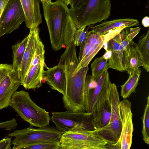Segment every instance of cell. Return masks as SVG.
I'll return each instance as SVG.
<instances>
[{
    "label": "cell",
    "mask_w": 149,
    "mask_h": 149,
    "mask_svg": "<svg viewBox=\"0 0 149 149\" xmlns=\"http://www.w3.org/2000/svg\"><path fill=\"white\" fill-rule=\"evenodd\" d=\"M74 40L66 46L59 62L64 67L66 77V88L62 100L67 111L86 112L84 90L85 79L89 70L88 65L73 74L79 63Z\"/></svg>",
    "instance_id": "6da1fadb"
},
{
    "label": "cell",
    "mask_w": 149,
    "mask_h": 149,
    "mask_svg": "<svg viewBox=\"0 0 149 149\" xmlns=\"http://www.w3.org/2000/svg\"><path fill=\"white\" fill-rule=\"evenodd\" d=\"M52 48L60 50L73 41L77 29L70 9L60 0L43 6Z\"/></svg>",
    "instance_id": "7a4b0ae2"
},
{
    "label": "cell",
    "mask_w": 149,
    "mask_h": 149,
    "mask_svg": "<svg viewBox=\"0 0 149 149\" xmlns=\"http://www.w3.org/2000/svg\"><path fill=\"white\" fill-rule=\"evenodd\" d=\"M10 106L31 126L42 127L49 125L51 119L49 112L36 104L27 92L16 91L12 97Z\"/></svg>",
    "instance_id": "3957f363"
},
{
    "label": "cell",
    "mask_w": 149,
    "mask_h": 149,
    "mask_svg": "<svg viewBox=\"0 0 149 149\" xmlns=\"http://www.w3.org/2000/svg\"><path fill=\"white\" fill-rule=\"evenodd\" d=\"M135 37L130 28L127 27L104 43L103 47L110 54L108 60V68L121 72L126 71L130 47L134 42Z\"/></svg>",
    "instance_id": "277c9868"
},
{
    "label": "cell",
    "mask_w": 149,
    "mask_h": 149,
    "mask_svg": "<svg viewBox=\"0 0 149 149\" xmlns=\"http://www.w3.org/2000/svg\"><path fill=\"white\" fill-rule=\"evenodd\" d=\"M69 9L79 28L106 20L110 14L111 0H87L80 7Z\"/></svg>",
    "instance_id": "5b68a950"
},
{
    "label": "cell",
    "mask_w": 149,
    "mask_h": 149,
    "mask_svg": "<svg viewBox=\"0 0 149 149\" xmlns=\"http://www.w3.org/2000/svg\"><path fill=\"white\" fill-rule=\"evenodd\" d=\"M107 97L110 104L111 113L108 124L96 130V133L107 143L106 148L115 144L119 140L121 132L122 123L119 110L120 100L117 86L110 82L107 91Z\"/></svg>",
    "instance_id": "8992f818"
},
{
    "label": "cell",
    "mask_w": 149,
    "mask_h": 149,
    "mask_svg": "<svg viewBox=\"0 0 149 149\" xmlns=\"http://www.w3.org/2000/svg\"><path fill=\"white\" fill-rule=\"evenodd\" d=\"M60 140L61 149H106L108 143L96 130L65 132Z\"/></svg>",
    "instance_id": "52a82bcc"
},
{
    "label": "cell",
    "mask_w": 149,
    "mask_h": 149,
    "mask_svg": "<svg viewBox=\"0 0 149 149\" xmlns=\"http://www.w3.org/2000/svg\"><path fill=\"white\" fill-rule=\"evenodd\" d=\"M51 119L59 130L64 133L83 130H94L91 114L69 111L52 112Z\"/></svg>",
    "instance_id": "ba28073f"
},
{
    "label": "cell",
    "mask_w": 149,
    "mask_h": 149,
    "mask_svg": "<svg viewBox=\"0 0 149 149\" xmlns=\"http://www.w3.org/2000/svg\"><path fill=\"white\" fill-rule=\"evenodd\" d=\"M64 133L56 127L46 126L34 128L29 127L20 130H17L8 134L14 137L12 144L13 146L26 145L41 141L60 140Z\"/></svg>",
    "instance_id": "9c48e42d"
},
{
    "label": "cell",
    "mask_w": 149,
    "mask_h": 149,
    "mask_svg": "<svg viewBox=\"0 0 149 149\" xmlns=\"http://www.w3.org/2000/svg\"><path fill=\"white\" fill-rule=\"evenodd\" d=\"M25 21L19 0H9L0 17V38L18 29Z\"/></svg>",
    "instance_id": "30bf717a"
},
{
    "label": "cell",
    "mask_w": 149,
    "mask_h": 149,
    "mask_svg": "<svg viewBox=\"0 0 149 149\" xmlns=\"http://www.w3.org/2000/svg\"><path fill=\"white\" fill-rule=\"evenodd\" d=\"M131 107V103L128 100L124 99L120 101L119 110L122 123L121 134L118 142L115 144L109 147L108 148L110 147V148H130L133 132Z\"/></svg>",
    "instance_id": "8fae6325"
},
{
    "label": "cell",
    "mask_w": 149,
    "mask_h": 149,
    "mask_svg": "<svg viewBox=\"0 0 149 149\" xmlns=\"http://www.w3.org/2000/svg\"><path fill=\"white\" fill-rule=\"evenodd\" d=\"M105 42V37L90 31L85 40L80 46L79 54V63L73 73L81 68L88 65L90 61L102 48Z\"/></svg>",
    "instance_id": "7c38bea8"
},
{
    "label": "cell",
    "mask_w": 149,
    "mask_h": 149,
    "mask_svg": "<svg viewBox=\"0 0 149 149\" xmlns=\"http://www.w3.org/2000/svg\"><path fill=\"white\" fill-rule=\"evenodd\" d=\"M110 82L103 88L89 113L94 130H97L105 126L109 121L111 109L107 97V91Z\"/></svg>",
    "instance_id": "4fadbf2b"
},
{
    "label": "cell",
    "mask_w": 149,
    "mask_h": 149,
    "mask_svg": "<svg viewBox=\"0 0 149 149\" xmlns=\"http://www.w3.org/2000/svg\"><path fill=\"white\" fill-rule=\"evenodd\" d=\"M139 25V22L136 19L130 18L117 19L96 25L92 27L91 31L92 33L104 36V43H106L124 28L137 26Z\"/></svg>",
    "instance_id": "5bb4252c"
},
{
    "label": "cell",
    "mask_w": 149,
    "mask_h": 149,
    "mask_svg": "<svg viewBox=\"0 0 149 149\" xmlns=\"http://www.w3.org/2000/svg\"><path fill=\"white\" fill-rule=\"evenodd\" d=\"M21 85L18 70H13L0 84V110L10 106L13 95Z\"/></svg>",
    "instance_id": "9a60e30c"
},
{
    "label": "cell",
    "mask_w": 149,
    "mask_h": 149,
    "mask_svg": "<svg viewBox=\"0 0 149 149\" xmlns=\"http://www.w3.org/2000/svg\"><path fill=\"white\" fill-rule=\"evenodd\" d=\"M39 34L38 27L30 30L22 60L18 70L21 85L29 70L36 50L41 40Z\"/></svg>",
    "instance_id": "2e32d148"
},
{
    "label": "cell",
    "mask_w": 149,
    "mask_h": 149,
    "mask_svg": "<svg viewBox=\"0 0 149 149\" xmlns=\"http://www.w3.org/2000/svg\"><path fill=\"white\" fill-rule=\"evenodd\" d=\"M43 77L52 90H56L63 95L66 88V77L63 66L59 62L58 64L44 70Z\"/></svg>",
    "instance_id": "e0dca14e"
},
{
    "label": "cell",
    "mask_w": 149,
    "mask_h": 149,
    "mask_svg": "<svg viewBox=\"0 0 149 149\" xmlns=\"http://www.w3.org/2000/svg\"><path fill=\"white\" fill-rule=\"evenodd\" d=\"M24 13L26 27L30 30L38 27L42 22L40 0H19Z\"/></svg>",
    "instance_id": "ac0fdd59"
},
{
    "label": "cell",
    "mask_w": 149,
    "mask_h": 149,
    "mask_svg": "<svg viewBox=\"0 0 149 149\" xmlns=\"http://www.w3.org/2000/svg\"><path fill=\"white\" fill-rule=\"evenodd\" d=\"M44 61L38 63L30 68L22 84L27 90L38 88L42 86Z\"/></svg>",
    "instance_id": "d6986e66"
},
{
    "label": "cell",
    "mask_w": 149,
    "mask_h": 149,
    "mask_svg": "<svg viewBox=\"0 0 149 149\" xmlns=\"http://www.w3.org/2000/svg\"><path fill=\"white\" fill-rule=\"evenodd\" d=\"M134 45L140 56L143 68L149 72V30L146 34L140 36Z\"/></svg>",
    "instance_id": "ffe728a7"
},
{
    "label": "cell",
    "mask_w": 149,
    "mask_h": 149,
    "mask_svg": "<svg viewBox=\"0 0 149 149\" xmlns=\"http://www.w3.org/2000/svg\"><path fill=\"white\" fill-rule=\"evenodd\" d=\"M141 70L139 68L132 74H129V78L121 86L120 95L125 99L128 97L135 91L140 79Z\"/></svg>",
    "instance_id": "44dd1931"
},
{
    "label": "cell",
    "mask_w": 149,
    "mask_h": 149,
    "mask_svg": "<svg viewBox=\"0 0 149 149\" xmlns=\"http://www.w3.org/2000/svg\"><path fill=\"white\" fill-rule=\"evenodd\" d=\"M28 38V36L21 42L12 46V49L13 55L12 66L14 70H18L21 65Z\"/></svg>",
    "instance_id": "7402d4cb"
},
{
    "label": "cell",
    "mask_w": 149,
    "mask_h": 149,
    "mask_svg": "<svg viewBox=\"0 0 149 149\" xmlns=\"http://www.w3.org/2000/svg\"><path fill=\"white\" fill-rule=\"evenodd\" d=\"M60 140L44 141L26 145L13 146V149H61Z\"/></svg>",
    "instance_id": "603a6c76"
},
{
    "label": "cell",
    "mask_w": 149,
    "mask_h": 149,
    "mask_svg": "<svg viewBox=\"0 0 149 149\" xmlns=\"http://www.w3.org/2000/svg\"><path fill=\"white\" fill-rule=\"evenodd\" d=\"M134 42L131 45L126 71L129 74H132L143 66L139 54L136 49Z\"/></svg>",
    "instance_id": "cb8c5ba5"
},
{
    "label": "cell",
    "mask_w": 149,
    "mask_h": 149,
    "mask_svg": "<svg viewBox=\"0 0 149 149\" xmlns=\"http://www.w3.org/2000/svg\"><path fill=\"white\" fill-rule=\"evenodd\" d=\"M97 76V84L92 96L88 113H90L93 104L103 88L106 84L111 82L108 69L105 70L102 74Z\"/></svg>",
    "instance_id": "d4e9b609"
},
{
    "label": "cell",
    "mask_w": 149,
    "mask_h": 149,
    "mask_svg": "<svg viewBox=\"0 0 149 149\" xmlns=\"http://www.w3.org/2000/svg\"><path fill=\"white\" fill-rule=\"evenodd\" d=\"M92 76L95 77L102 74L107 69H108V60L102 56L96 58L91 65Z\"/></svg>",
    "instance_id": "484cf974"
},
{
    "label": "cell",
    "mask_w": 149,
    "mask_h": 149,
    "mask_svg": "<svg viewBox=\"0 0 149 149\" xmlns=\"http://www.w3.org/2000/svg\"><path fill=\"white\" fill-rule=\"evenodd\" d=\"M147 103L142 118L143 127L142 133L145 143L149 144V95L147 98Z\"/></svg>",
    "instance_id": "4316f807"
},
{
    "label": "cell",
    "mask_w": 149,
    "mask_h": 149,
    "mask_svg": "<svg viewBox=\"0 0 149 149\" xmlns=\"http://www.w3.org/2000/svg\"><path fill=\"white\" fill-rule=\"evenodd\" d=\"M86 26L77 28L74 35V42L76 46H79L85 40L89 31L86 29Z\"/></svg>",
    "instance_id": "83f0119b"
},
{
    "label": "cell",
    "mask_w": 149,
    "mask_h": 149,
    "mask_svg": "<svg viewBox=\"0 0 149 149\" xmlns=\"http://www.w3.org/2000/svg\"><path fill=\"white\" fill-rule=\"evenodd\" d=\"M13 70L12 65H11L0 64V84L7 74Z\"/></svg>",
    "instance_id": "f1b7e54d"
},
{
    "label": "cell",
    "mask_w": 149,
    "mask_h": 149,
    "mask_svg": "<svg viewBox=\"0 0 149 149\" xmlns=\"http://www.w3.org/2000/svg\"><path fill=\"white\" fill-rule=\"evenodd\" d=\"M17 125V121L14 118L8 121L0 123V128H4L7 131L15 129Z\"/></svg>",
    "instance_id": "f546056e"
},
{
    "label": "cell",
    "mask_w": 149,
    "mask_h": 149,
    "mask_svg": "<svg viewBox=\"0 0 149 149\" xmlns=\"http://www.w3.org/2000/svg\"><path fill=\"white\" fill-rule=\"evenodd\" d=\"M12 138L5 137L0 141V149H8L11 148L12 144Z\"/></svg>",
    "instance_id": "4dcf8cb0"
},
{
    "label": "cell",
    "mask_w": 149,
    "mask_h": 149,
    "mask_svg": "<svg viewBox=\"0 0 149 149\" xmlns=\"http://www.w3.org/2000/svg\"><path fill=\"white\" fill-rule=\"evenodd\" d=\"M71 8H77L84 4L87 0H70Z\"/></svg>",
    "instance_id": "1f68e13d"
},
{
    "label": "cell",
    "mask_w": 149,
    "mask_h": 149,
    "mask_svg": "<svg viewBox=\"0 0 149 149\" xmlns=\"http://www.w3.org/2000/svg\"><path fill=\"white\" fill-rule=\"evenodd\" d=\"M9 0H0V17L1 15Z\"/></svg>",
    "instance_id": "d6a6232c"
},
{
    "label": "cell",
    "mask_w": 149,
    "mask_h": 149,
    "mask_svg": "<svg viewBox=\"0 0 149 149\" xmlns=\"http://www.w3.org/2000/svg\"><path fill=\"white\" fill-rule=\"evenodd\" d=\"M142 24L145 27H148L149 26V18L148 16L143 17L142 20Z\"/></svg>",
    "instance_id": "836d02e7"
},
{
    "label": "cell",
    "mask_w": 149,
    "mask_h": 149,
    "mask_svg": "<svg viewBox=\"0 0 149 149\" xmlns=\"http://www.w3.org/2000/svg\"><path fill=\"white\" fill-rule=\"evenodd\" d=\"M42 6L45 5L49 3L52 2V0H40Z\"/></svg>",
    "instance_id": "e575fe53"
},
{
    "label": "cell",
    "mask_w": 149,
    "mask_h": 149,
    "mask_svg": "<svg viewBox=\"0 0 149 149\" xmlns=\"http://www.w3.org/2000/svg\"><path fill=\"white\" fill-rule=\"evenodd\" d=\"M67 6H68L69 4H70V0H60Z\"/></svg>",
    "instance_id": "d590c367"
}]
</instances>
